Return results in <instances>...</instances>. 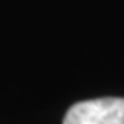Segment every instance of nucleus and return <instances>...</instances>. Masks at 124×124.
I'll use <instances>...</instances> for the list:
<instances>
[{"instance_id":"f257e3e1","label":"nucleus","mask_w":124,"mask_h":124,"mask_svg":"<svg viewBox=\"0 0 124 124\" xmlns=\"http://www.w3.org/2000/svg\"><path fill=\"white\" fill-rule=\"evenodd\" d=\"M63 124H124V98L108 96L74 104Z\"/></svg>"}]
</instances>
